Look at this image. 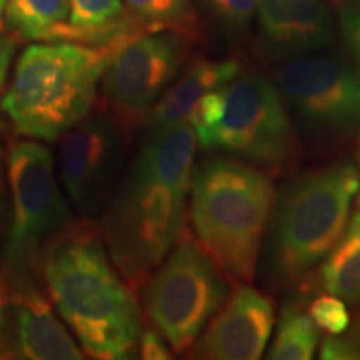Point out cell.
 Masks as SVG:
<instances>
[{"label":"cell","mask_w":360,"mask_h":360,"mask_svg":"<svg viewBox=\"0 0 360 360\" xmlns=\"http://www.w3.org/2000/svg\"><path fill=\"white\" fill-rule=\"evenodd\" d=\"M195 150L188 122L152 132L103 210V242L130 287L146 283L186 231Z\"/></svg>","instance_id":"cell-1"},{"label":"cell","mask_w":360,"mask_h":360,"mask_svg":"<svg viewBox=\"0 0 360 360\" xmlns=\"http://www.w3.org/2000/svg\"><path fill=\"white\" fill-rule=\"evenodd\" d=\"M105 249L96 229L72 224L47 245L40 270L49 297L85 354L130 359L142 332L141 312Z\"/></svg>","instance_id":"cell-2"},{"label":"cell","mask_w":360,"mask_h":360,"mask_svg":"<svg viewBox=\"0 0 360 360\" xmlns=\"http://www.w3.org/2000/svg\"><path fill=\"white\" fill-rule=\"evenodd\" d=\"M191 217L199 244L236 282H252L276 188L267 172L236 159H212L193 169Z\"/></svg>","instance_id":"cell-3"},{"label":"cell","mask_w":360,"mask_h":360,"mask_svg":"<svg viewBox=\"0 0 360 360\" xmlns=\"http://www.w3.org/2000/svg\"><path fill=\"white\" fill-rule=\"evenodd\" d=\"M114 45L34 44L17 62L2 110L20 135L56 142L92 112Z\"/></svg>","instance_id":"cell-4"},{"label":"cell","mask_w":360,"mask_h":360,"mask_svg":"<svg viewBox=\"0 0 360 360\" xmlns=\"http://www.w3.org/2000/svg\"><path fill=\"white\" fill-rule=\"evenodd\" d=\"M188 124L207 150L282 174L299 155L282 94L262 75H240L199 101Z\"/></svg>","instance_id":"cell-5"},{"label":"cell","mask_w":360,"mask_h":360,"mask_svg":"<svg viewBox=\"0 0 360 360\" xmlns=\"http://www.w3.org/2000/svg\"><path fill=\"white\" fill-rule=\"evenodd\" d=\"M357 192L359 170L349 162L310 170L287 187L270 247L278 281L297 282L327 257L347 227Z\"/></svg>","instance_id":"cell-6"},{"label":"cell","mask_w":360,"mask_h":360,"mask_svg":"<svg viewBox=\"0 0 360 360\" xmlns=\"http://www.w3.org/2000/svg\"><path fill=\"white\" fill-rule=\"evenodd\" d=\"M11 210L6 229L7 278H29L53 238L72 224L56 177L52 152L35 141H15L6 155Z\"/></svg>","instance_id":"cell-7"},{"label":"cell","mask_w":360,"mask_h":360,"mask_svg":"<svg viewBox=\"0 0 360 360\" xmlns=\"http://www.w3.org/2000/svg\"><path fill=\"white\" fill-rule=\"evenodd\" d=\"M227 276L187 231L146 281L142 304L170 349L186 352L227 299Z\"/></svg>","instance_id":"cell-8"},{"label":"cell","mask_w":360,"mask_h":360,"mask_svg":"<svg viewBox=\"0 0 360 360\" xmlns=\"http://www.w3.org/2000/svg\"><path fill=\"white\" fill-rule=\"evenodd\" d=\"M187 40L170 30L122 40L102 70L101 90L107 107L127 122L147 114L179 77L187 58Z\"/></svg>","instance_id":"cell-9"},{"label":"cell","mask_w":360,"mask_h":360,"mask_svg":"<svg viewBox=\"0 0 360 360\" xmlns=\"http://www.w3.org/2000/svg\"><path fill=\"white\" fill-rule=\"evenodd\" d=\"M283 98L309 127L330 137L360 135V75L327 56L297 57L277 69Z\"/></svg>","instance_id":"cell-10"},{"label":"cell","mask_w":360,"mask_h":360,"mask_svg":"<svg viewBox=\"0 0 360 360\" xmlns=\"http://www.w3.org/2000/svg\"><path fill=\"white\" fill-rule=\"evenodd\" d=\"M60 177L69 199L84 219L109 204L124 159L125 137L119 119L96 112L62 135Z\"/></svg>","instance_id":"cell-11"},{"label":"cell","mask_w":360,"mask_h":360,"mask_svg":"<svg viewBox=\"0 0 360 360\" xmlns=\"http://www.w3.org/2000/svg\"><path fill=\"white\" fill-rule=\"evenodd\" d=\"M274 304L247 282H238L202 332L195 357L212 360H257L272 334Z\"/></svg>","instance_id":"cell-12"},{"label":"cell","mask_w":360,"mask_h":360,"mask_svg":"<svg viewBox=\"0 0 360 360\" xmlns=\"http://www.w3.org/2000/svg\"><path fill=\"white\" fill-rule=\"evenodd\" d=\"M6 319L12 357L29 360L84 359L52 305L35 289L32 278H7Z\"/></svg>","instance_id":"cell-13"},{"label":"cell","mask_w":360,"mask_h":360,"mask_svg":"<svg viewBox=\"0 0 360 360\" xmlns=\"http://www.w3.org/2000/svg\"><path fill=\"white\" fill-rule=\"evenodd\" d=\"M260 32L287 56L310 53L334 42L330 11L321 0H260Z\"/></svg>","instance_id":"cell-14"},{"label":"cell","mask_w":360,"mask_h":360,"mask_svg":"<svg viewBox=\"0 0 360 360\" xmlns=\"http://www.w3.org/2000/svg\"><path fill=\"white\" fill-rule=\"evenodd\" d=\"M238 75L240 62L236 58L193 62L186 74L165 90L155 105L147 112L146 125L150 134L187 124L202 97Z\"/></svg>","instance_id":"cell-15"},{"label":"cell","mask_w":360,"mask_h":360,"mask_svg":"<svg viewBox=\"0 0 360 360\" xmlns=\"http://www.w3.org/2000/svg\"><path fill=\"white\" fill-rule=\"evenodd\" d=\"M141 34L127 17L122 0H70L69 24L60 40L114 45Z\"/></svg>","instance_id":"cell-16"},{"label":"cell","mask_w":360,"mask_h":360,"mask_svg":"<svg viewBox=\"0 0 360 360\" xmlns=\"http://www.w3.org/2000/svg\"><path fill=\"white\" fill-rule=\"evenodd\" d=\"M321 278L326 292L344 302L360 304V210L349 220L347 227L327 254Z\"/></svg>","instance_id":"cell-17"},{"label":"cell","mask_w":360,"mask_h":360,"mask_svg":"<svg viewBox=\"0 0 360 360\" xmlns=\"http://www.w3.org/2000/svg\"><path fill=\"white\" fill-rule=\"evenodd\" d=\"M70 0H7L6 22L22 40H60Z\"/></svg>","instance_id":"cell-18"},{"label":"cell","mask_w":360,"mask_h":360,"mask_svg":"<svg viewBox=\"0 0 360 360\" xmlns=\"http://www.w3.org/2000/svg\"><path fill=\"white\" fill-rule=\"evenodd\" d=\"M127 17L141 32L170 30L184 37H195L199 22L191 0H124Z\"/></svg>","instance_id":"cell-19"},{"label":"cell","mask_w":360,"mask_h":360,"mask_svg":"<svg viewBox=\"0 0 360 360\" xmlns=\"http://www.w3.org/2000/svg\"><path fill=\"white\" fill-rule=\"evenodd\" d=\"M319 345V327L297 304L282 309L277 335L269 350L272 360H310Z\"/></svg>","instance_id":"cell-20"},{"label":"cell","mask_w":360,"mask_h":360,"mask_svg":"<svg viewBox=\"0 0 360 360\" xmlns=\"http://www.w3.org/2000/svg\"><path fill=\"white\" fill-rule=\"evenodd\" d=\"M309 315L315 326L330 335L344 334L350 326V315L344 300L328 292L312 300L309 305Z\"/></svg>","instance_id":"cell-21"},{"label":"cell","mask_w":360,"mask_h":360,"mask_svg":"<svg viewBox=\"0 0 360 360\" xmlns=\"http://www.w3.org/2000/svg\"><path fill=\"white\" fill-rule=\"evenodd\" d=\"M209 2L224 20L236 27H242L249 24L254 13L259 11L260 0H209Z\"/></svg>","instance_id":"cell-22"},{"label":"cell","mask_w":360,"mask_h":360,"mask_svg":"<svg viewBox=\"0 0 360 360\" xmlns=\"http://www.w3.org/2000/svg\"><path fill=\"white\" fill-rule=\"evenodd\" d=\"M340 30L349 51L360 62V0L342 8Z\"/></svg>","instance_id":"cell-23"},{"label":"cell","mask_w":360,"mask_h":360,"mask_svg":"<svg viewBox=\"0 0 360 360\" xmlns=\"http://www.w3.org/2000/svg\"><path fill=\"white\" fill-rule=\"evenodd\" d=\"M141 359L146 360H167L172 357L170 345L165 342L164 337H160L154 330L141 332L137 345Z\"/></svg>","instance_id":"cell-24"},{"label":"cell","mask_w":360,"mask_h":360,"mask_svg":"<svg viewBox=\"0 0 360 360\" xmlns=\"http://www.w3.org/2000/svg\"><path fill=\"white\" fill-rule=\"evenodd\" d=\"M8 180H7V165H6V155H4L2 147H0V236L6 232L7 222H8Z\"/></svg>","instance_id":"cell-25"},{"label":"cell","mask_w":360,"mask_h":360,"mask_svg":"<svg viewBox=\"0 0 360 360\" xmlns=\"http://www.w3.org/2000/svg\"><path fill=\"white\" fill-rule=\"evenodd\" d=\"M13 51H15L13 40L7 37V35H0V90H2V85L6 82V75L8 65H11Z\"/></svg>","instance_id":"cell-26"},{"label":"cell","mask_w":360,"mask_h":360,"mask_svg":"<svg viewBox=\"0 0 360 360\" xmlns=\"http://www.w3.org/2000/svg\"><path fill=\"white\" fill-rule=\"evenodd\" d=\"M6 302L7 295L0 299V359L12 357V347L11 339H8V327L6 319Z\"/></svg>","instance_id":"cell-27"},{"label":"cell","mask_w":360,"mask_h":360,"mask_svg":"<svg viewBox=\"0 0 360 360\" xmlns=\"http://www.w3.org/2000/svg\"><path fill=\"white\" fill-rule=\"evenodd\" d=\"M6 295H7V282L6 278L2 277V274H0V299H4Z\"/></svg>","instance_id":"cell-28"},{"label":"cell","mask_w":360,"mask_h":360,"mask_svg":"<svg viewBox=\"0 0 360 360\" xmlns=\"http://www.w3.org/2000/svg\"><path fill=\"white\" fill-rule=\"evenodd\" d=\"M359 167H360V147H359ZM357 209L360 210V172H359V192H357Z\"/></svg>","instance_id":"cell-29"},{"label":"cell","mask_w":360,"mask_h":360,"mask_svg":"<svg viewBox=\"0 0 360 360\" xmlns=\"http://www.w3.org/2000/svg\"><path fill=\"white\" fill-rule=\"evenodd\" d=\"M6 4H7V0H0V15H2V11L6 8Z\"/></svg>","instance_id":"cell-30"}]
</instances>
